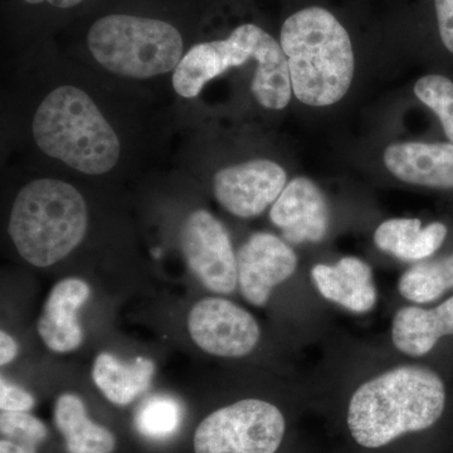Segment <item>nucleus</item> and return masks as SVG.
Instances as JSON below:
<instances>
[{"instance_id":"1","label":"nucleus","mask_w":453,"mask_h":453,"mask_svg":"<svg viewBox=\"0 0 453 453\" xmlns=\"http://www.w3.org/2000/svg\"><path fill=\"white\" fill-rule=\"evenodd\" d=\"M445 405V384L437 372L419 365L396 366L356 390L349 402L348 428L357 445L380 449L436 425Z\"/></svg>"},{"instance_id":"2","label":"nucleus","mask_w":453,"mask_h":453,"mask_svg":"<svg viewBox=\"0 0 453 453\" xmlns=\"http://www.w3.org/2000/svg\"><path fill=\"white\" fill-rule=\"evenodd\" d=\"M280 44L288 57L297 100L324 107L347 95L356 58L347 29L329 11L310 7L292 14L283 23Z\"/></svg>"},{"instance_id":"3","label":"nucleus","mask_w":453,"mask_h":453,"mask_svg":"<svg viewBox=\"0 0 453 453\" xmlns=\"http://www.w3.org/2000/svg\"><path fill=\"white\" fill-rule=\"evenodd\" d=\"M32 129L44 154L83 174H105L120 159L115 130L94 100L74 86L55 88L42 101Z\"/></svg>"},{"instance_id":"4","label":"nucleus","mask_w":453,"mask_h":453,"mask_svg":"<svg viewBox=\"0 0 453 453\" xmlns=\"http://www.w3.org/2000/svg\"><path fill=\"white\" fill-rule=\"evenodd\" d=\"M85 198L58 179H35L12 208L8 232L18 253L35 267H50L82 242L88 231Z\"/></svg>"},{"instance_id":"5","label":"nucleus","mask_w":453,"mask_h":453,"mask_svg":"<svg viewBox=\"0 0 453 453\" xmlns=\"http://www.w3.org/2000/svg\"><path fill=\"white\" fill-rule=\"evenodd\" d=\"M89 52L109 73L146 80L174 71L183 59L178 29L153 18L112 14L98 19L88 35Z\"/></svg>"},{"instance_id":"6","label":"nucleus","mask_w":453,"mask_h":453,"mask_svg":"<svg viewBox=\"0 0 453 453\" xmlns=\"http://www.w3.org/2000/svg\"><path fill=\"white\" fill-rule=\"evenodd\" d=\"M286 419L261 399H243L205 417L196 429L195 453H275L281 446Z\"/></svg>"},{"instance_id":"7","label":"nucleus","mask_w":453,"mask_h":453,"mask_svg":"<svg viewBox=\"0 0 453 453\" xmlns=\"http://www.w3.org/2000/svg\"><path fill=\"white\" fill-rule=\"evenodd\" d=\"M181 251L199 281L220 295L237 288V256L225 226L204 210L193 211L180 234Z\"/></svg>"},{"instance_id":"8","label":"nucleus","mask_w":453,"mask_h":453,"mask_svg":"<svg viewBox=\"0 0 453 453\" xmlns=\"http://www.w3.org/2000/svg\"><path fill=\"white\" fill-rule=\"evenodd\" d=\"M193 342L205 353L222 357H242L258 344L261 329L247 310L220 297H205L188 316Z\"/></svg>"},{"instance_id":"9","label":"nucleus","mask_w":453,"mask_h":453,"mask_svg":"<svg viewBox=\"0 0 453 453\" xmlns=\"http://www.w3.org/2000/svg\"><path fill=\"white\" fill-rule=\"evenodd\" d=\"M264 29L255 25L237 27L226 40L204 42L188 50L173 73V88L179 96L195 98L205 83L232 67L255 61Z\"/></svg>"},{"instance_id":"10","label":"nucleus","mask_w":453,"mask_h":453,"mask_svg":"<svg viewBox=\"0 0 453 453\" xmlns=\"http://www.w3.org/2000/svg\"><path fill=\"white\" fill-rule=\"evenodd\" d=\"M285 170L266 159L228 166L216 173L214 196L223 208L240 219H252L275 203L285 189Z\"/></svg>"},{"instance_id":"11","label":"nucleus","mask_w":453,"mask_h":453,"mask_svg":"<svg viewBox=\"0 0 453 453\" xmlns=\"http://www.w3.org/2000/svg\"><path fill=\"white\" fill-rule=\"evenodd\" d=\"M297 256L275 234H252L237 253L238 286L244 299L265 306L273 288L294 275Z\"/></svg>"},{"instance_id":"12","label":"nucleus","mask_w":453,"mask_h":453,"mask_svg":"<svg viewBox=\"0 0 453 453\" xmlns=\"http://www.w3.org/2000/svg\"><path fill=\"white\" fill-rule=\"evenodd\" d=\"M270 219L288 242L318 243L327 234L330 213L323 192L309 178L300 177L282 190L271 208Z\"/></svg>"},{"instance_id":"13","label":"nucleus","mask_w":453,"mask_h":453,"mask_svg":"<svg viewBox=\"0 0 453 453\" xmlns=\"http://www.w3.org/2000/svg\"><path fill=\"white\" fill-rule=\"evenodd\" d=\"M89 288L83 280H62L50 292L37 330L46 347L55 353H70L82 344L77 311L88 300Z\"/></svg>"},{"instance_id":"14","label":"nucleus","mask_w":453,"mask_h":453,"mask_svg":"<svg viewBox=\"0 0 453 453\" xmlns=\"http://www.w3.org/2000/svg\"><path fill=\"white\" fill-rule=\"evenodd\" d=\"M384 164L404 183L431 188H453V142H401L387 148Z\"/></svg>"},{"instance_id":"15","label":"nucleus","mask_w":453,"mask_h":453,"mask_svg":"<svg viewBox=\"0 0 453 453\" xmlns=\"http://www.w3.org/2000/svg\"><path fill=\"white\" fill-rule=\"evenodd\" d=\"M311 279L321 296L357 314L371 311L377 303L372 268L363 259L344 257L334 266L316 265Z\"/></svg>"},{"instance_id":"16","label":"nucleus","mask_w":453,"mask_h":453,"mask_svg":"<svg viewBox=\"0 0 453 453\" xmlns=\"http://www.w3.org/2000/svg\"><path fill=\"white\" fill-rule=\"evenodd\" d=\"M449 335H453V296L434 309L405 306L393 319V344L405 356H426Z\"/></svg>"},{"instance_id":"17","label":"nucleus","mask_w":453,"mask_h":453,"mask_svg":"<svg viewBox=\"0 0 453 453\" xmlns=\"http://www.w3.org/2000/svg\"><path fill=\"white\" fill-rule=\"evenodd\" d=\"M447 226L434 222L422 228L416 219H393L378 226L374 242L402 261H421L434 255L446 240Z\"/></svg>"},{"instance_id":"18","label":"nucleus","mask_w":453,"mask_h":453,"mask_svg":"<svg viewBox=\"0 0 453 453\" xmlns=\"http://www.w3.org/2000/svg\"><path fill=\"white\" fill-rule=\"evenodd\" d=\"M155 365L146 357L121 362L110 353L98 354L92 378L104 396L112 404L127 405L150 387Z\"/></svg>"},{"instance_id":"19","label":"nucleus","mask_w":453,"mask_h":453,"mask_svg":"<svg viewBox=\"0 0 453 453\" xmlns=\"http://www.w3.org/2000/svg\"><path fill=\"white\" fill-rule=\"evenodd\" d=\"M56 427L68 453H112L116 440L109 429L92 422L80 396L65 393L57 399Z\"/></svg>"},{"instance_id":"20","label":"nucleus","mask_w":453,"mask_h":453,"mask_svg":"<svg viewBox=\"0 0 453 453\" xmlns=\"http://www.w3.org/2000/svg\"><path fill=\"white\" fill-rule=\"evenodd\" d=\"M452 288L453 255L416 265L405 271L398 282L399 294L417 303H432Z\"/></svg>"},{"instance_id":"21","label":"nucleus","mask_w":453,"mask_h":453,"mask_svg":"<svg viewBox=\"0 0 453 453\" xmlns=\"http://www.w3.org/2000/svg\"><path fill=\"white\" fill-rule=\"evenodd\" d=\"M183 419V408L172 395L150 396L139 405L135 426L140 434L150 440L164 441L174 436Z\"/></svg>"},{"instance_id":"22","label":"nucleus","mask_w":453,"mask_h":453,"mask_svg":"<svg viewBox=\"0 0 453 453\" xmlns=\"http://www.w3.org/2000/svg\"><path fill=\"white\" fill-rule=\"evenodd\" d=\"M414 94L421 103L437 113L447 138L453 142V82L451 80L440 74L422 77L414 85Z\"/></svg>"},{"instance_id":"23","label":"nucleus","mask_w":453,"mask_h":453,"mask_svg":"<svg viewBox=\"0 0 453 453\" xmlns=\"http://www.w3.org/2000/svg\"><path fill=\"white\" fill-rule=\"evenodd\" d=\"M0 432L4 440L35 449L43 442L49 434L44 423L32 414L5 411H2L0 414Z\"/></svg>"},{"instance_id":"24","label":"nucleus","mask_w":453,"mask_h":453,"mask_svg":"<svg viewBox=\"0 0 453 453\" xmlns=\"http://www.w3.org/2000/svg\"><path fill=\"white\" fill-rule=\"evenodd\" d=\"M33 407H35V398L32 395L2 378L0 380V408L2 411L28 412Z\"/></svg>"},{"instance_id":"25","label":"nucleus","mask_w":453,"mask_h":453,"mask_svg":"<svg viewBox=\"0 0 453 453\" xmlns=\"http://www.w3.org/2000/svg\"><path fill=\"white\" fill-rule=\"evenodd\" d=\"M441 40L453 53V0H434Z\"/></svg>"},{"instance_id":"26","label":"nucleus","mask_w":453,"mask_h":453,"mask_svg":"<svg viewBox=\"0 0 453 453\" xmlns=\"http://www.w3.org/2000/svg\"><path fill=\"white\" fill-rule=\"evenodd\" d=\"M18 347L16 340L5 332L0 333V365H7L16 359Z\"/></svg>"},{"instance_id":"27","label":"nucleus","mask_w":453,"mask_h":453,"mask_svg":"<svg viewBox=\"0 0 453 453\" xmlns=\"http://www.w3.org/2000/svg\"><path fill=\"white\" fill-rule=\"evenodd\" d=\"M0 453H37L35 447L20 445L12 441L2 438L0 441Z\"/></svg>"},{"instance_id":"28","label":"nucleus","mask_w":453,"mask_h":453,"mask_svg":"<svg viewBox=\"0 0 453 453\" xmlns=\"http://www.w3.org/2000/svg\"><path fill=\"white\" fill-rule=\"evenodd\" d=\"M29 4H41V3L47 2L52 7L56 8H73L82 3L83 0H25Z\"/></svg>"}]
</instances>
